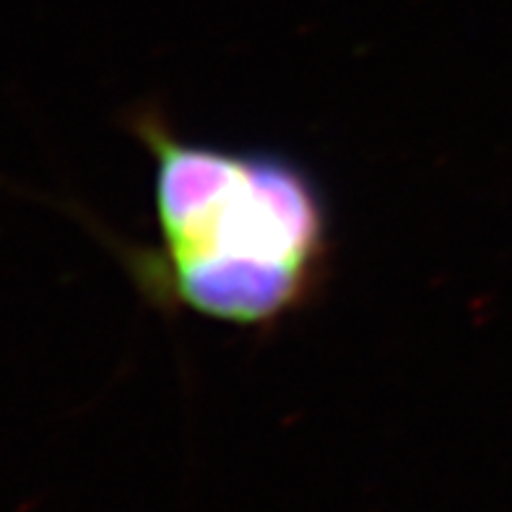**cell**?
<instances>
[{
  "label": "cell",
  "mask_w": 512,
  "mask_h": 512,
  "mask_svg": "<svg viewBox=\"0 0 512 512\" xmlns=\"http://www.w3.org/2000/svg\"><path fill=\"white\" fill-rule=\"evenodd\" d=\"M128 128L154 159V247H115L159 310L271 331L323 294L333 216L320 180L292 154L177 133L156 107ZM91 227V224H86Z\"/></svg>",
  "instance_id": "1"
}]
</instances>
